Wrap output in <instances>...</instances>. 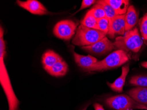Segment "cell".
I'll use <instances>...</instances> for the list:
<instances>
[{"instance_id":"cell-18","label":"cell","mask_w":147,"mask_h":110,"mask_svg":"<svg viewBox=\"0 0 147 110\" xmlns=\"http://www.w3.org/2000/svg\"><path fill=\"white\" fill-rule=\"evenodd\" d=\"M81 24L83 25L90 28L98 30L97 20L88 11L84 19L80 22Z\"/></svg>"},{"instance_id":"cell-25","label":"cell","mask_w":147,"mask_h":110,"mask_svg":"<svg viewBox=\"0 0 147 110\" xmlns=\"http://www.w3.org/2000/svg\"><path fill=\"white\" fill-rule=\"evenodd\" d=\"M141 65L144 67L146 68L147 69V61L146 62H143L141 63Z\"/></svg>"},{"instance_id":"cell-1","label":"cell","mask_w":147,"mask_h":110,"mask_svg":"<svg viewBox=\"0 0 147 110\" xmlns=\"http://www.w3.org/2000/svg\"><path fill=\"white\" fill-rule=\"evenodd\" d=\"M4 31L0 28V82L9 103V110H18L19 101L11 86L10 80L4 63L6 54L5 43L4 39Z\"/></svg>"},{"instance_id":"cell-8","label":"cell","mask_w":147,"mask_h":110,"mask_svg":"<svg viewBox=\"0 0 147 110\" xmlns=\"http://www.w3.org/2000/svg\"><path fill=\"white\" fill-rule=\"evenodd\" d=\"M18 5L33 14L44 15L48 14L49 11L39 1L36 0H28L26 1H17Z\"/></svg>"},{"instance_id":"cell-13","label":"cell","mask_w":147,"mask_h":110,"mask_svg":"<svg viewBox=\"0 0 147 110\" xmlns=\"http://www.w3.org/2000/svg\"><path fill=\"white\" fill-rule=\"evenodd\" d=\"M122 74L113 83L108 82V85L112 90L117 92H123V88L125 83L126 76L129 72V64L125 65L122 69Z\"/></svg>"},{"instance_id":"cell-7","label":"cell","mask_w":147,"mask_h":110,"mask_svg":"<svg viewBox=\"0 0 147 110\" xmlns=\"http://www.w3.org/2000/svg\"><path fill=\"white\" fill-rule=\"evenodd\" d=\"M82 49L93 55L105 54L115 49L113 43L107 37H105L97 43L89 46H83Z\"/></svg>"},{"instance_id":"cell-16","label":"cell","mask_w":147,"mask_h":110,"mask_svg":"<svg viewBox=\"0 0 147 110\" xmlns=\"http://www.w3.org/2000/svg\"><path fill=\"white\" fill-rule=\"evenodd\" d=\"M68 70L67 63L62 59L56 63L47 72L53 76L62 77L66 75Z\"/></svg>"},{"instance_id":"cell-26","label":"cell","mask_w":147,"mask_h":110,"mask_svg":"<svg viewBox=\"0 0 147 110\" xmlns=\"http://www.w3.org/2000/svg\"><path fill=\"white\" fill-rule=\"evenodd\" d=\"M87 107H85V108H84V109H83V110H86L87 108Z\"/></svg>"},{"instance_id":"cell-17","label":"cell","mask_w":147,"mask_h":110,"mask_svg":"<svg viewBox=\"0 0 147 110\" xmlns=\"http://www.w3.org/2000/svg\"><path fill=\"white\" fill-rule=\"evenodd\" d=\"M96 4L100 5L104 9L105 12L106 17L109 19L110 25L115 16L119 15L117 14L115 11L110 5L105 2L104 0L98 1H96Z\"/></svg>"},{"instance_id":"cell-15","label":"cell","mask_w":147,"mask_h":110,"mask_svg":"<svg viewBox=\"0 0 147 110\" xmlns=\"http://www.w3.org/2000/svg\"><path fill=\"white\" fill-rule=\"evenodd\" d=\"M104 1L110 5L119 15L126 14L129 8V1L127 0H104Z\"/></svg>"},{"instance_id":"cell-21","label":"cell","mask_w":147,"mask_h":110,"mask_svg":"<svg viewBox=\"0 0 147 110\" xmlns=\"http://www.w3.org/2000/svg\"><path fill=\"white\" fill-rule=\"evenodd\" d=\"M139 25L143 38L147 40V13L139 20Z\"/></svg>"},{"instance_id":"cell-14","label":"cell","mask_w":147,"mask_h":110,"mask_svg":"<svg viewBox=\"0 0 147 110\" xmlns=\"http://www.w3.org/2000/svg\"><path fill=\"white\" fill-rule=\"evenodd\" d=\"M138 21V15L134 7L130 5L128 8L125 16V31L133 29Z\"/></svg>"},{"instance_id":"cell-11","label":"cell","mask_w":147,"mask_h":110,"mask_svg":"<svg viewBox=\"0 0 147 110\" xmlns=\"http://www.w3.org/2000/svg\"><path fill=\"white\" fill-rule=\"evenodd\" d=\"M127 93L137 102L144 105H147V87H137L130 89Z\"/></svg>"},{"instance_id":"cell-19","label":"cell","mask_w":147,"mask_h":110,"mask_svg":"<svg viewBox=\"0 0 147 110\" xmlns=\"http://www.w3.org/2000/svg\"><path fill=\"white\" fill-rule=\"evenodd\" d=\"M129 82L133 86L147 87V76L142 75L133 76L130 78Z\"/></svg>"},{"instance_id":"cell-2","label":"cell","mask_w":147,"mask_h":110,"mask_svg":"<svg viewBox=\"0 0 147 110\" xmlns=\"http://www.w3.org/2000/svg\"><path fill=\"white\" fill-rule=\"evenodd\" d=\"M142 44V40L137 27L127 31L123 37H117L115 42L113 43L115 49L135 53H138L141 49Z\"/></svg>"},{"instance_id":"cell-22","label":"cell","mask_w":147,"mask_h":110,"mask_svg":"<svg viewBox=\"0 0 147 110\" xmlns=\"http://www.w3.org/2000/svg\"><path fill=\"white\" fill-rule=\"evenodd\" d=\"M98 30L108 34L109 26V20L107 17L101 18L97 20Z\"/></svg>"},{"instance_id":"cell-12","label":"cell","mask_w":147,"mask_h":110,"mask_svg":"<svg viewBox=\"0 0 147 110\" xmlns=\"http://www.w3.org/2000/svg\"><path fill=\"white\" fill-rule=\"evenodd\" d=\"M62 58L53 50L46 51L42 57V63L45 70L48 72L59 60Z\"/></svg>"},{"instance_id":"cell-6","label":"cell","mask_w":147,"mask_h":110,"mask_svg":"<svg viewBox=\"0 0 147 110\" xmlns=\"http://www.w3.org/2000/svg\"><path fill=\"white\" fill-rule=\"evenodd\" d=\"M77 26L78 24L71 20H63L56 24L53 33L59 38L69 40L75 35Z\"/></svg>"},{"instance_id":"cell-9","label":"cell","mask_w":147,"mask_h":110,"mask_svg":"<svg viewBox=\"0 0 147 110\" xmlns=\"http://www.w3.org/2000/svg\"><path fill=\"white\" fill-rule=\"evenodd\" d=\"M125 14L117 15L109 26L108 34L113 38L115 34L124 35L125 33Z\"/></svg>"},{"instance_id":"cell-4","label":"cell","mask_w":147,"mask_h":110,"mask_svg":"<svg viewBox=\"0 0 147 110\" xmlns=\"http://www.w3.org/2000/svg\"><path fill=\"white\" fill-rule=\"evenodd\" d=\"M129 60L127 53L123 50L113 52L102 60L97 61L86 72H100L121 66Z\"/></svg>"},{"instance_id":"cell-20","label":"cell","mask_w":147,"mask_h":110,"mask_svg":"<svg viewBox=\"0 0 147 110\" xmlns=\"http://www.w3.org/2000/svg\"><path fill=\"white\" fill-rule=\"evenodd\" d=\"M88 11L97 20L106 17L105 12L104 9L101 6L98 4H96Z\"/></svg>"},{"instance_id":"cell-3","label":"cell","mask_w":147,"mask_h":110,"mask_svg":"<svg viewBox=\"0 0 147 110\" xmlns=\"http://www.w3.org/2000/svg\"><path fill=\"white\" fill-rule=\"evenodd\" d=\"M106 33L81 24L77 29L72 43L78 46H89L94 44L106 37Z\"/></svg>"},{"instance_id":"cell-5","label":"cell","mask_w":147,"mask_h":110,"mask_svg":"<svg viewBox=\"0 0 147 110\" xmlns=\"http://www.w3.org/2000/svg\"><path fill=\"white\" fill-rule=\"evenodd\" d=\"M105 102L110 108L116 110L134 109L147 110V106L138 103L129 96L125 94L109 97L106 100Z\"/></svg>"},{"instance_id":"cell-10","label":"cell","mask_w":147,"mask_h":110,"mask_svg":"<svg viewBox=\"0 0 147 110\" xmlns=\"http://www.w3.org/2000/svg\"><path fill=\"white\" fill-rule=\"evenodd\" d=\"M73 56L76 63L86 72L98 61L96 58L91 55L83 56L74 52Z\"/></svg>"},{"instance_id":"cell-24","label":"cell","mask_w":147,"mask_h":110,"mask_svg":"<svg viewBox=\"0 0 147 110\" xmlns=\"http://www.w3.org/2000/svg\"><path fill=\"white\" fill-rule=\"evenodd\" d=\"M94 107L95 110H105L102 105L98 103L95 104L94 105Z\"/></svg>"},{"instance_id":"cell-23","label":"cell","mask_w":147,"mask_h":110,"mask_svg":"<svg viewBox=\"0 0 147 110\" xmlns=\"http://www.w3.org/2000/svg\"><path fill=\"white\" fill-rule=\"evenodd\" d=\"M96 1H94V0H83L82 1L81 6L80 7V9L76 12H78L86 8H88L93 4H94Z\"/></svg>"}]
</instances>
